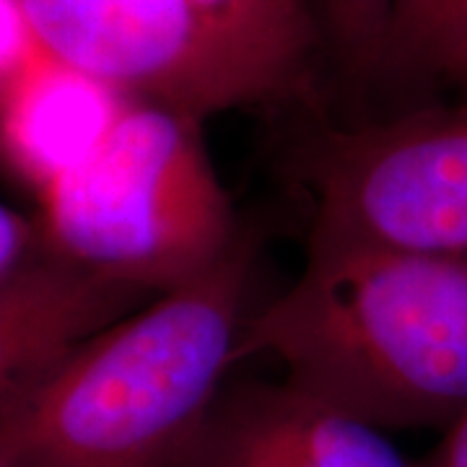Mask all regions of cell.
<instances>
[{"instance_id": "cell-2", "label": "cell", "mask_w": 467, "mask_h": 467, "mask_svg": "<svg viewBox=\"0 0 467 467\" xmlns=\"http://www.w3.org/2000/svg\"><path fill=\"white\" fill-rule=\"evenodd\" d=\"M252 250L130 312L0 410V450L26 467H174L234 364Z\"/></svg>"}, {"instance_id": "cell-14", "label": "cell", "mask_w": 467, "mask_h": 467, "mask_svg": "<svg viewBox=\"0 0 467 467\" xmlns=\"http://www.w3.org/2000/svg\"><path fill=\"white\" fill-rule=\"evenodd\" d=\"M420 467H467V410L447 429L444 441Z\"/></svg>"}, {"instance_id": "cell-12", "label": "cell", "mask_w": 467, "mask_h": 467, "mask_svg": "<svg viewBox=\"0 0 467 467\" xmlns=\"http://www.w3.org/2000/svg\"><path fill=\"white\" fill-rule=\"evenodd\" d=\"M174 467H288L275 462L270 457H263L257 451L244 450L234 441H226L216 434H208L205 429L190 441V447L177 460Z\"/></svg>"}, {"instance_id": "cell-16", "label": "cell", "mask_w": 467, "mask_h": 467, "mask_svg": "<svg viewBox=\"0 0 467 467\" xmlns=\"http://www.w3.org/2000/svg\"><path fill=\"white\" fill-rule=\"evenodd\" d=\"M0 467H26V465H21V462L14 460L11 454H5V451L0 450Z\"/></svg>"}, {"instance_id": "cell-5", "label": "cell", "mask_w": 467, "mask_h": 467, "mask_svg": "<svg viewBox=\"0 0 467 467\" xmlns=\"http://www.w3.org/2000/svg\"><path fill=\"white\" fill-rule=\"evenodd\" d=\"M150 296L73 265L50 260L18 267L0 281V410L57 367L88 337L128 317Z\"/></svg>"}, {"instance_id": "cell-9", "label": "cell", "mask_w": 467, "mask_h": 467, "mask_svg": "<svg viewBox=\"0 0 467 467\" xmlns=\"http://www.w3.org/2000/svg\"><path fill=\"white\" fill-rule=\"evenodd\" d=\"M467 26V0H392L382 73L439 76Z\"/></svg>"}, {"instance_id": "cell-11", "label": "cell", "mask_w": 467, "mask_h": 467, "mask_svg": "<svg viewBox=\"0 0 467 467\" xmlns=\"http://www.w3.org/2000/svg\"><path fill=\"white\" fill-rule=\"evenodd\" d=\"M39 50L42 47L36 45L18 0H0V91L29 66Z\"/></svg>"}, {"instance_id": "cell-6", "label": "cell", "mask_w": 467, "mask_h": 467, "mask_svg": "<svg viewBox=\"0 0 467 467\" xmlns=\"http://www.w3.org/2000/svg\"><path fill=\"white\" fill-rule=\"evenodd\" d=\"M128 101L39 50L0 91V149L24 177L47 187L99 149Z\"/></svg>"}, {"instance_id": "cell-15", "label": "cell", "mask_w": 467, "mask_h": 467, "mask_svg": "<svg viewBox=\"0 0 467 467\" xmlns=\"http://www.w3.org/2000/svg\"><path fill=\"white\" fill-rule=\"evenodd\" d=\"M439 76L450 78L451 84H457L460 88H465L467 91V26L465 32L460 34V39L454 42V47H451V52L447 55V60H444Z\"/></svg>"}, {"instance_id": "cell-7", "label": "cell", "mask_w": 467, "mask_h": 467, "mask_svg": "<svg viewBox=\"0 0 467 467\" xmlns=\"http://www.w3.org/2000/svg\"><path fill=\"white\" fill-rule=\"evenodd\" d=\"M202 429L288 467H416L358 418L288 384H257L213 405Z\"/></svg>"}, {"instance_id": "cell-1", "label": "cell", "mask_w": 467, "mask_h": 467, "mask_svg": "<svg viewBox=\"0 0 467 467\" xmlns=\"http://www.w3.org/2000/svg\"><path fill=\"white\" fill-rule=\"evenodd\" d=\"M252 356L382 431L451 426L467 410V260L309 247L291 288L244 322L234 364Z\"/></svg>"}, {"instance_id": "cell-8", "label": "cell", "mask_w": 467, "mask_h": 467, "mask_svg": "<svg viewBox=\"0 0 467 467\" xmlns=\"http://www.w3.org/2000/svg\"><path fill=\"white\" fill-rule=\"evenodd\" d=\"M270 97L296 84L315 42L309 0H195Z\"/></svg>"}, {"instance_id": "cell-10", "label": "cell", "mask_w": 467, "mask_h": 467, "mask_svg": "<svg viewBox=\"0 0 467 467\" xmlns=\"http://www.w3.org/2000/svg\"><path fill=\"white\" fill-rule=\"evenodd\" d=\"M335 60L348 78L382 73L392 0H317Z\"/></svg>"}, {"instance_id": "cell-4", "label": "cell", "mask_w": 467, "mask_h": 467, "mask_svg": "<svg viewBox=\"0 0 467 467\" xmlns=\"http://www.w3.org/2000/svg\"><path fill=\"white\" fill-rule=\"evenodd\" d=\"M309 247H384L467 260V107L322 138L306 164Z\"/></svg>"}, {"instance_id": "cell-13", "label": "cell", "mask_w": 467, "mask_h": 467, "mask_svg": "<svg viewBox=\"0 0 467 467\" xmlns=\"http://www.w3.org/2000/svg\"><path fill=\"white\" fill-rule=\"evenodd\" d=\"M29 239H32L29 223L0 202V281L16 273Z\"/></svg>"}, {"instance_id": "cell-3", "label": "cell", "mask_w": 467, "mask_h": 467, "mask_svg": "<svg viewBox=\"0 0 467 467\" xmlns=\"http://www.w3.org/2000/svg\"><path fill=\"white\" fill-rule=\"evenodd\" d=\"M201 125L128 101L99 149L42 187L60 260L159 296L216 265L236 239Z\"/></svg>"}]
</instances>
